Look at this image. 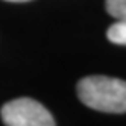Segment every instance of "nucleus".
Listing matches in <instances>:
<instances>
[{"label":"nucleus","mask_w":126,"mask_h":126,"mask_svg":"<svg viewBox=\"0 0 126 126\" xmlns=\"http://www.w3.org/2000/svg\"><path fill=\"white\" fill-rule=\"evenodd\" d=\"M106 37L111 43L126 46V20H117L114 24L108 28Z\"/></svg>","instance_id":"7ed1b4c3"},{"label":"nucleus","mask_w":126,"mask_h":126,"mask_svg":"<svg viewBox=\"0 0 126 126\" xmlns=\"http://www.w3.org/2000/svg\"><path fill=\"white\" fill-rule=\"evenodd\" d=\"M106 11L115 20H126V0H106Z\"/></svg>","instance_id":"20e7f679"},{"label":"nucleus","mask_w":126,"mask_h":126,"mask_svg":"<svg viewBox=\"0 0 126 126\" xmlns=\"http://www.w3.org/2000/svg\"><path fill=\"white\" fill-rule=\"evenodd\" d=\"M0 115L6 126H55L52 114L29 97L9 100L2 106Z\"/></svg>","instance_id":"f03ea898"},{"label":"nucleus","mask_w":126,"mask_h":126,"mask_svg":"<svg viewBox=\"0 0 126 126\" xmlns=\"http://www.w3.org/2000/svg\"><path fill=\"white\" fill-rule=\"evenodd\" d=\"M78 96L88 108L102 112H126V80L111 76H87L78 82Z\"/></svg>","instance_id":"f257e3e1"},{"label":"nucleus","mask_w":126,"mask_h":126,"mask_svg":"<svg viewBox=\"0 0 126 126\" xmlns=\"http://www.w3.org/2000/svg\"><path fill=\"white\" fill-rule=\"evenodd\" d=\"M5 2H14V3H21V2H29V0H5Z\"/></svg>","instance_id":"39448f33"}]
</instances>
